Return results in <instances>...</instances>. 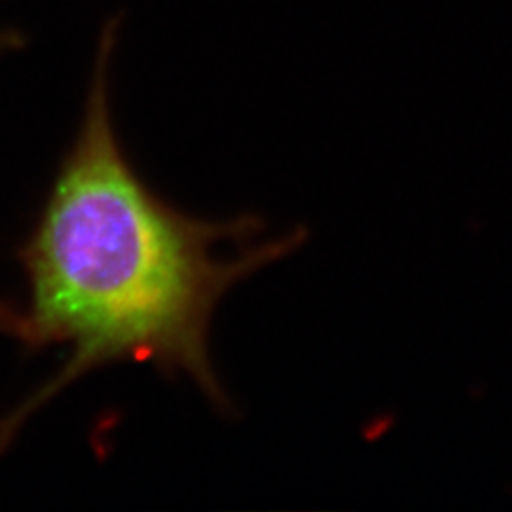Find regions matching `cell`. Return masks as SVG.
I'll return each instance as SVG.
<instances>
[{"label":"cell","instance_id":"1","mask_svg":"<svg viewBox=\"0 0 512 512\" xmlns=\"http://www.w3.org/2000/svg\"><path fill=\"white\" fill-rule=\"evenodd\" d=\"M116 23L95 54L92 86L73 143L18 260L25 275L23 346H61L63 365L0 418V452L19 429L88 372L116 363H148L188 376L220 412L234 404L220 385L209 334L222 298L239 281L306 243V230L256 241V215L190 217L158 196L118 141L110 112V57Z\"/></svg>","mask_w":512,"mask_h":512},{"label":"cell","instance_id":"2","mask_svg":"<svg viewBox=\"0 0 512 512\" xmlns=\"http://www.w3.org/2000/svg\"><path fill=\"white\" fill-rule=\"evenodd\" d=\"M0 332L16 338V340H23L25 336V319H23V311L0 302Z\"/></svg>","mask_w":512,"mask_h":512},{"label":"cell","instance_id":"3","mask_svg":"<svg viewBox=\"0 0 512 512\" xmlns=\"http://www.w3.org/2000/svg\"><path fill=\"white\" fill-rule=\"evenodd\" d=\"M16 44H18V37L14 33H8V35L0 33V52L6 48H14Z\"/></svg>","mask_w":512,"mask_h":512}]
</instances>
